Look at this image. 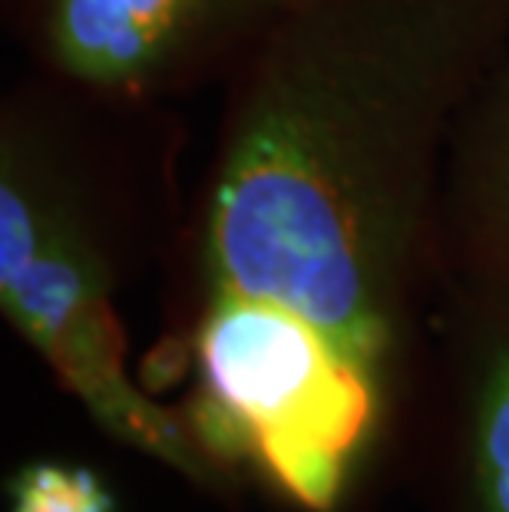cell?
<instances>
[{"instance_id": "7a4b0ae2", "label": "cell", "mask_w": 509, "mask_h": 512, "mask_svg": "<svg viewBox=\"0 0 509 512\" xmlns=\"http://www.w3.org/2000/svg\"><path fill=\"white\" fill-rule=\"evenodd\" d=\"M186 139L182 106L14 76L0 96V311L106 437L232 499L186 413L133 374L119 318L123 291L179 238Z\"/></svg>"}, {"instance_id": "6da1fadb", "label": "cell", "mask_w": 509, "mask_h": 512, "mask_svg": "<svg viewBox=\"0 0 509 512\" xmlns=\"http://www.w3.org/2000/svg\"><path fill=\"white\" fill-rule=\"evenodd\" d=\"M506 34L509 0H298L215 90L169 328L285 324L381 390L397 440L450 275L453 136Z\"/></svg>"}, {"instance_id": "3957f363", "label": "cell", "mask_w": 509, "mask_h": 512, "mask_svg": "<svg viewBox=\"0 0 509 512\" xmlns=\"http://www.w3.org/2000/svg\"><path fill=\"white\" fill-rule=\"evenodd\" d=\"M298 0H0L27 70L139 106L219 90Z\"/></svg>"}, {"instance_id": "8992f818", "label": "cell", "mask_w": 509, "mask_h": 512, "mask_svg": "<svg viewBox=\"0 0 509 512\" xmlns=\"http://www.w3.org/2000/svg\"><path fill=\"white\" fill-rule=\"evenodd\" d=\"M7 512H116V496L93 466L40 456L10 473Z\"/></svg>"}, {"instance_id": "5b68a950", "label": "cell", "mask_w": 509, "mask_h": 512, "mask_svg": "<svg viewBox=\"0 0 509 512\" xmlns=\"http://www.w3.org/2000/svg\"><path fill=\"white\" fill-rule=\"evenodd\" d=\"M443 252L450 271L509 278V34L453 136Z\"/></svg>"}, {"instance_id": "277c9868", "label": "cell", "mask_w": 509, "mask_h": 512, "mask_svg": "<svg viewBox=\"0 0 509 512\" xmlns=\"http://www.w3.org/2000/svg\"><path fill=\"white\" fill-rule=\"evenodd\" d=\"M391 466L424 512H509V278L447 275Z\"/></svg>"}]
</instances>
